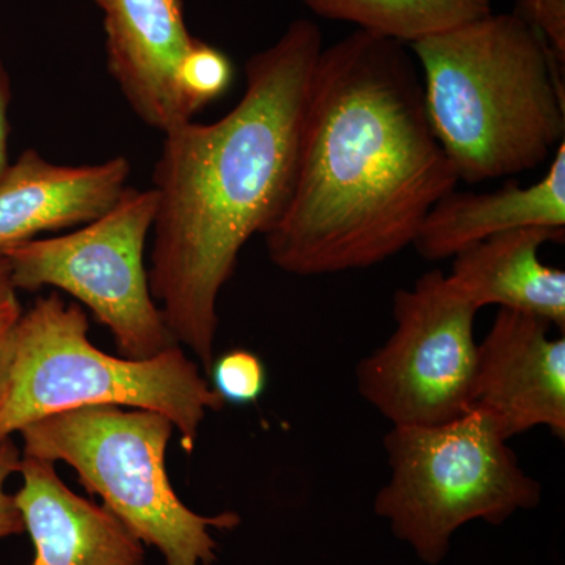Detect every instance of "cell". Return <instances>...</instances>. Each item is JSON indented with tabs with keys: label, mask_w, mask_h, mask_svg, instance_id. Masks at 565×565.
Instances as JSON below:
<instances>
[{
	"label": "cell",
	"mask_w": 565,
	"mask_h": 565,
	"mask_svg": "<svg viewBox=\"0 0 565 565\" xmlns=\"http://www.w3.org/2000/svg\"><path fill=\"white\" fill-rule=\"evenodd\" d=\"M405 46L364 31L323 46L291 195L264 234L278 269L315 277L384 263L459 184Z\"/></svg>",
	"instance_id": "1"
},
{
	"label": "cell",
	"mask_w": 565,
	"mask_h": 565,
	"mask_svg": "<svg viewBox=\"0 0 565 565\" xmlns=\"http://www.w3.org/2000/svg\"><path fill=\"white\" fill-rule=\"evenodd\" d=\"M321 29L297 20L245 65V92L221 120L163 134L152 172V299L174 341L210 371L217 300L244 245L277 223L291 195Z\"/></svg>",
	"instance_id": "2"
},
{
	"label": "cell",
	"mask_w": 565,
	"mask_h": 565,
	"mask_svg": "<svg viewBox=\"0 0 565 565\" xmlns=\"http://www.w3.org/2000/svg\"><path fill=\"white\" fill-rule=\"evenodd\" d=\"M411 50L427 117L459 181L527 172L563 143L564 70L516 11H492Z\"/></svg>",
	"instance_id": "3"
},
{
	"label": "cell",
	"mask_w": 565,
	"mask_h": 565,
	"mask_svg": "<svg viewBox=\"0 0 565 565\" xmlns=\"http://www.w3.org/2000/svg\"><path fill=\"white\" fill-rule=\"evenodd\" d=\"M96 405L158 412L192 452L204 418L225 401L181 345L145 360L109 355L88 340L79 305L55 291L40 297L22 311L0 360V441L36 419Z\"/></svg>",
	"instance_id": "4"
},
{
	"label": "cell",
	"mask_w": 565,
	"mask_h": 565,
	"mask_svg": "<svg viewBox=\"0 0 565 565\" xmlns=\"http://www.w3.org/2000/svg\"><path fill=\"white\" fill-rule=\"evenodd\" d=\"M173 433L174 424L158 412L96 405L28 424L21 452L70 465L137 539L159 550L166 565H212L217 544L211 527L232 530L239 515L204 516L182 503L167 475Z\"/></svg>",
	"instance_id": "5"
},
{
	"label": "cell",
	"mask_w": 565,
	"mask_h": 565,
	"mask_svg": "<svg viewBox=\"0 0 565 565\" xmlns=\"http://www.w3.org/2000/svg\"><path fill=\"white\" fill-rule=\"evenodd\" d=\"M508 441L475 411L434 426H393L384 441L390 479L375 512L422 559L440 563L465 523L498 525L541 501V486Z\"/></svg>",
	"instance_id": "6"
},
{
	"label": "cell",
	"mask_w": 565,
	"mask_h": 565,
	"mask_svg": "<svg viewBox=\"0 0 565 565\" xmlns=\"http://www.w3.org/2000/svg\"><path fill=\"white\" fill-rule=\"evenodd\" d=\"M154 189L128 188L107 214L77 232L3 253L14 291L62 289L110 330L125 359H152L174 345L152 299L143 253L154 223Z\"/></svg>",
	"instance_id": "7"
},
{
	"label": "cell",
	"mask_w": 565,
	"mask_h": 565,
	"mask_svg": "<svg viewBox=\"0 0 565 565\" xmlns=\"http://www.w3.org/2000/svg\"><path fill=\"white\" fill-rule=\"evenodd\" d=\"M478 308L449 275L430 270L394 294V330L356 366L364 399L393 426H434L468 412Z\"/></svg>",
	"instance_id": "8"
},
{
	"label": "cell",
	"mask_w": 565,
	"mask_h": 565,
	"mask_svg": "<svg viewBox=\"0 0 565 565\" xmlns=\"http://www.w3.org/2000/svg\"><path fill=\"white\" fill-rule=\"evenodd\" d=\"M525 313L498 311L478 343L468 411L487 416L511 440L534 427L565 438V338Z\"/></svg>",
	"instance_id": "9"
},
{
	"label": "cell",
	"mask_w": 565,
	"mask_h": 565,
	"mask_svg": "<svg viewBox=\"0 0 565 565\" xmlns=\"http://www.w3.org/2000/svg\"><path fill=\"white\" fill-rule=\"evenodd\" d=\"M103 13L107 68L145 125L163 134L195 117L180 73L195 44L181 0H93Z\"/></svg>",
	"instance_id": "10"
},
{
	"label": "cell",
	"mask_w": 565,
	"mask_h": 565,
	"mask_svg": "<svg viewBox=\"0 0 565 565\" xmlns=\"http://www.w3.org/2000/svg\"><path fill=\"white\" fill-rule=\"evenodd\" d=\"M122 156L93 166H58L25 150L0 178V255L39 234L84 226L107 214L128 189Z\"/></svg>",
	"instance_id": "11"
},
{
	"label": "cell",
	"mask_w": 565,
	"mask_h": 565,
	"mask_svg": "<svg viewBox=\"0 0 565 565\" xmlns=\"http://www.w3.org/2000/svg\"><path fill=\"white\" fill-rule=\"evenodd\" d=\"M55 463L22 456V486L14 494L31 535L32 565H147L143 542L106 505L68 489Z\"/></svg>",
	"instance_id": "12"
},
{
	"label": "cell",
	"mask_w": 565,
	"mask_h": 565,
	"mask_svg": "<svg viewBox=\"0 0 565 565\" xmlns=\"http://www.w3.org/2000/svg\"><path fill=\"white\" fill-rule=\"evenodd\" d=\"M565 230L527 226L497 234L455 256L451 278L478 310L535 316L565 329V273L546 266L539 252L544 244L564 241Z\"/></svg>",
	"instance_id": "13"
},
{
	"label": "cell",
	"mask_w": 565,
	"mask_h": 565,
	"mask_svg": "<svg viewBox=\"0 0 565 565\" xmlns=\"http://www.w3.org/2000/svg\"><path fill=\"white\" fill-rule=\"evenodd\" d=\"M527 226L565 230L564 141L545 177L527 188L509 182L497 192L446 193L424 218L414 247L424 259L440 262L497 234Z\"/></svg>",
	"instance_id": "14"
},
{
	"label": "cell",
	"mask_w": 565,
	"mask_h": 565,
	"mask_svg": "<svg viewBox=\"0 0 565 565\" xmlns=\"http://www.w3.org/2000/svg\"><path fill=\"white\" fill-rule=\"evenodd\" d=\"M318 17L412 44L492 13V0H300Z\"/></svg>",
	"instance_id": "15"
},
{
	"label": "cell",
	"mask_w": 565,
	"mask_h": 565,
	"mask_svg": "<svg viewBox=\"0 0 565 565\" xmlns=\"http://www.w3.org/2000/svg\"><path fill=\"white\" fill-rule=\"evenodd\" d=\"M234 77L233 63L217 47L196 40L181 66L182 93L193 114H199L228 90Z\"/></svg>",
	"instance_id": "16"
},
{
	"label": "cell",
	"mask_w": 565,
	"mask_h": 565,
	"mask_svg": "<svg viewBox=\"0 0 565 565\" xmlns=\"http://www.w3.org/2000/svg\"><path fill=\"white\" fill-rule=\"evenodd\" d=\"M214 390L226 403L253 404L266 390V367L258 355L244 349L223 353L212 363Z\"/></svg>",
	"instance_id": "17"
},
{
	"label": "cell",
	"mask_w": 565,
	"mask_h": 565,
	"mask_svg": "<svg viewBox=\"0 0 565 565\" xmlns=\"http://www.w3.org/2000/svg\"><path fill=\"white\" fill-rule=\"evenodd\" d=\"M516 13L544 39L561 70L565 68V0H516Z\"/></svg>",
	"instance_id": "18"
},
{
	"label": "cell",
	"mask_w": 565,
	"mask_h": 565,
	"mask_svg": "<svg viewBox=\"0 0 565 565\" xmlns=\"http://www.w3.org/2000/svg\"><path fill=\"white\" fill-rule=\"evenodd\" d=\"M22 452L13 438L0 441V539L24 533V522L14 494L7 492L10 476L20 471Z\"/></svg>",
	"instance_id": "19"
},
{
	"label": "cell",
	"mask_w": 565,
	"mask_h": 565,
	"mask_svg": "<svg viewBox=\"0 0 565 565\" xmlns=\"http://www.w3.org/2000/svg\"><path fill=\"white\" fill-rule=\"evenodd\" d=\"M11 103V81L9 71L0 58V178L9 169V107Z\"/></svg>",
	"instance_id": "20"
},
{
	"label": "cell",
	"mask_w": 565,
	"mask_h": 565,
	"mask_svg": "<svg viewBox=\"0 0 565 565\" xmlns=\"http://www.w3.org/2000/svg\"><path fill=\"white\" fill-rule=\"evenodd\" d=\"M21 315L22 308L17 291L13 288L0 291V360Z\"/></svg>",
	"instance_id": "21"
},
{
	"label": "cell",
	"mask_w": 565,
	"mask_h": 565,
	"mask_svg": "<svg viewBox=\"0 0 565 565\" xmlns=\"http://www.w3.org/2000/svg\"><path fill=\"white\" fill-rule=\"evenodd\" d=\"M13 288L10 282V266L6 255H0V291Z\"/></svg>",
	"instance_id": "22"
}]
</instances>
